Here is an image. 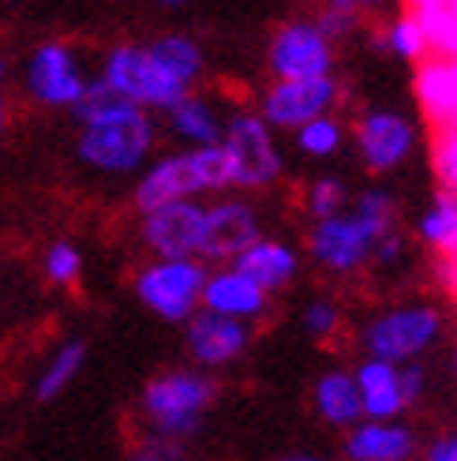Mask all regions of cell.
<instances>
[{
    "label": "cell",
    "instance_id": "obj_1",
    "mask_svg": "<svg viewBox=\"0 0 457 461\" xmlns=\"http://www.w3.org/2000/svg\"><path fill=\"white\" fill-rule=\"evenodd\" d=\"M72 117L79 124L76 158L86 169L102 176H139V169L154 158L157 147L154 113L131 105L98 76H90L86 95L76 102Z\"/></svg>",
    "mask_w": 457,
    "mask_h": 461
},
{
    "label": "cell",
    "instance_id": "obj_2",
    "mask_svg": "<svg viewBox=\"0 0 457 461\" xmlns=\"http://www.w3.org/2000/svg\"><path fill=\"white\" fill-rule=\"evenodd\" d=\"M398 225V195L386 184H368L349 203V211L308 225V256L330 278H356L372 267V248Z\"/></svg>",
    "mask_w": 457,
    "mask_h": 461
},
{
    "label": "cell",
    "instance_id": "obj_3",
    "mask_svg": "<svg viewBox=\"0 0 457 461\" xmlns=\"http://www.w3.org/2000/svg\"><path fill=\"white\" fill-rule=\"evenodd\" d=\"M450 334V315L431 296H405L379 312H372L356 330L360 357H375L386 364L427 360Z\"/></svg>",
    "mask_w": 457,
    "mask_h": 461
},
{
    "label": "cell",
    "instance_id": "obj_4",
    "mask_svg": "<svg viewBox=\"0 0 457 461\" xmlns=\"http://www.w3.org/2000/svg\"><path fill=\"white\" fill-rule=\"evenodd\" d=\"M233 192V169L221 143L214 147H180L173 154L150 158L135 180V206L150 211V206L176 203V199H214Z\"/></svg>",
    "mask_w": 457,
    "mask_h": 461
},
{
    "label": "cell",
    "instance_id": "obj_5",
    "mask_svg": "<svg viewBox=\"0 0 457 461\" xmlns=\"http://www.w3.org/2000/svg\"><path fill=\"white\" fill-rule=\"evenodd\" d=\"M218 402V383L202 367H169L154 375L139 394V417L147 431L188 443L202 431V420Z\"/></svg>",
    "mask_w": 457,
    "mask_h": 461
},
{
    "label": "cell",
    "instance_id": "obj_6",
    "mask_svg": "<svg viewBox=\"0 0 457 461\" xmlns=\"http://www.w3.org/2000/svg\"><path fill=\"white\" fill-rule=\"evenodd\" d=\"M98 79L147 113H166L176 98H184L192 90L188 83H180L143 41L109 45L102 57V68H98Z\"/></svg>",
    "mask_w": 457,
    "mask_h": 461
},
{
    "label": "cell",
    "instance_id": "obj_7",
    "mask_svg": "<svg viewBox=\"0 0 457 461\" xmlns=\"http://www.w3.org/2000/svg\"><path fill=\"white\" fill-rule=\"evenodd\" d=\"M221 150L233 169V192H266L285 176V154L259 109H233L225 113Z\"/></svg>",
    "mask_w": 457,
    "mask_h": 461
},
{
    "label": "cell",
    "instance_id": "obj_8",
    "mask_svg": "<svg viewBox=\"0 0 457 461\" xmlns=\"http://www.w3.org/2000/svg\"><path fill=\"white\" fill-rule=\"evenodd\" d=\"M349 143L368 176L401 173L420 150V128L394 105H368L349 128Z\"/></svg>",
    "mask_w": 457,
    "mask_h": 461
},
{
    "label": "cell",
    "instance_id": "obj_9",
    "mask_svg": "<svg viewBox=\"0 0 457 461\" xmlns=\"http://www.w3.org/2000/svg\"><path fill=\"white\" fill-rule=\"evenodd\" d=\"M207 263L202 259H147L131 278L135 301L154 319L184 327L202 308V282H207Z\"/></svg>",
    "mask_w": 457,
    "mask_h": 461
},
{
    "label": "cell",
    "instance_id": "obj_10",
    "mask_svg": "<svg viewBox=\"0 0 457 461\" xmlns=\"http://www.w3.org/2000/svg\"><path fill=\"white\" fill-rule=\"evenodd\" d=\"M86 83H90L86 68L67 41H41L22 64V90L41 109L72 113L76 102L86 95Z\"/></svg>",
    "mask_w": 457,
    "mask_h": 461
},
{
    "label": "cell",
    "instance_id": "obj_11",
    "mask_svg": "<svg viewBox=\"0 0 457 461\" xmlns=\"http://www.w3.org/2000/svg\"><path fill=\"white\" fill-rule=\"evenodd\" d=\"M345 102V86L337 76H315V79H270L259 95V117L273 131H296L300 124L337 113Z\"/></svg>",
    "mask_w": 457,
    "mask_h": 461
},
{
    "label": "cell",
    "instance_id": "obj_12",
    "mask_svg": "<svg viewBox=\"0 0 457 461\" xmlns=\"http://www.w3.org/2000/svg\"><path fill=\"white\" fill-rule=\"evenodd\" d=\"M337 45L315 27V19H289L266 41L270 79H315L334 76Z\"/></svg>",
    "mask_w": 457,
    "mask_h": 461
},
{
    "label": "cell",
    "instance_id": "obj_13",
    "mask_svg": "<svg viewBox=\"0 0 457 461\" xmlns=\"http://www.w3.org/2000/svg\"><path fill=\"white\" fill-rule=\"evenodd\" d=\"M139 240L154 259H199L207 199H176L139 211Z\"/></svg>",
    "mask_w": 457,
    "mask_h": 461
},
{
    "label": "cell",
    "instance_id": "obj_14",
    "mask_svg": "<svg viewBox=\"0 0 457 461\" xmlns=\"http://www.w3.org/2000/svg\"><path fill=\"white\" fill-rule=\"evenodd\" d=\"M259 237H263V214L251 199L233 192L207 199V229H202V251H199V259L207 267L233 263Z\"/></svg>",
    "mask_w": 457,
    "mask_h": 461
},
{
    "label": "cell",
    "instance_id": "obj_15",
    "mask_svg": "<svg viewBox=\"0 0 457 461\" xmlns=\"http://www.w3.org/2000/svg\"><path fill=\"white\" fill-rule=\"evenodd\" d=\"M251 341H255V327H251V322L225 319L207 308H199L184 322V349L192 357V367H202V372L233 367L237 360L247 357Z\"/></svg>",
    "mask_w": 457,
    "mask_h": 461
},
{
    "label": "cell",
    "instance_id": "obj_16",
    "mask_svg": "<svg viewBox=\"0 0 457 461\" xmlns=\"http://www.w3.org/2000/svg\"><path fill=\"white\" fill-rule=\"evenodd\" d=\"M341 457L345 461H417L420 435L401 420H356L349 431H341Z\"/></svg>",
    "mask_w": 457,
    "mask_h": 461
},
{
    "label": "cell",
    "instance_id": "obj_17",
    "mask_svg": "<svg viewBox=\"0 0 457 461\" xmlns=\"http://www.w3.org/2000/svg\"><path fill=\"white\" fill-rule=\"evenodd\" d=\"M270 301L273 296L259 282H251L244 270H237L233 263L211 267L207 282H202V308L214 315H225V319L251 322V327L270 312Z\"/></svg>",
    "mask_w": 457,
    "mask_h": 461
},
{
    "label": "cell",
    "instance_id": "obj_18",
    "mask_svg": "<svg viewBox=\"0 0 457 461\" xmlns=\"http://www.w3.org/2000/svg\"><path fill=\"white\" fill-rule=\"evenodd\" d=\"M237 270H244L251 282H259L270 296H278L296 285V278L304 274V251L300 244H292L289 237H270L263 233L259 240H251L240 256L233 259Z\"/></svg>",
    "mask_w": 457,
    "mask_h": 461
},
{
    "label": "cell",
    "instance_id": "obj_19",
    "mask_svg": "<svg viewBox=\"0 0 457 461\" xmlns=\"http://www.w3.org/2000/svg\"><path fill=\"white\" fill-rule=\"evenodd\" d=\"M353 379H356V394H360V412L368 420H401V417H408L398 364L360 357L356 367H353Z\"/></svg>",
    "mask_w": 457,
    "mask_h": 461
},
{
    "label": "cell",
    "instance_id": "obj_20",
    "mask_svg": "<svg viewBox=\"0 0 457 461\" xmlns=\"http://www.w3.org/2000/svg\"><path fill=\"white\" fill-rule=\"evenodd\" d=\"M162 121L180 147H214L225 131V109L202 90H188L162 113Z\"/></svg>",
    "mask_w": 457,
    "mask_h": 461
},
{
    "label": "cell",
    "instance_id": "obj_21",
    "mask_svg": "<svg viewBox=\"0 0 457 461\" xmlns=\"http://www.w3.org/2000/svg\"><path fill=\"white\" fill-rule=\"evenodd\" d=\"M311 409H315V417L334 431H349L356 420H363L353 367H327V372L311 383Z\"/></svg>",
    "mask_w": 457,
    "mask_h": 461
},
{
    "label": "cell",
    "instance_id": "obj_22",
    "mask_svg": "<svg viewBox=\"0 0 457 461\" xmlns=\"http://www.w3.org/2000/svg\"><path fill=\"white\" fill-rule=\"evenodd\" d=\"M413 237L431 251L457 256V192L453 188L435 192L420 206V214L413 218Z\"/></svg>",
    "mask_w": 457,
    "mask_h": 461
},
{
    "label": "cell",
    "instance_id": "obj_23",
    "mask_svg": "<svg viewBox=\"0 0 457 461\" xmlns=\"http://www.w3.org/2000/svg\"><path fill=\"white\" fill-rule=\"evenodd\" d=\"M292 135V147L304 161H334L341 158V150L349 147V124L337 117V113H327V117H315L308 124H300Z\"/></svg>",
    "mask_w": 457,
    "mask_h": 461
},
{
    "label": "cell",
    "instance_id": "obj_24",
    "mask_svg": "<svg viewBox=\"0 0 457 461\" xmlns=\"http://www.w3.org/2000/svg\"><path fill=\"white\" fill-rule=\"evenodd\" d=\"M147 45L157 53V60H162L180 83H188L192 90L199 86L202 72H207V53H202V45H199L192 34H184V31H166V34H157V38L147 41Z\"/></svg>",
    "mask_w": 457,
    "mask_h": 461
},
{
    "label": "cell",
    "instance_id": "obj_25",
    "mask_svg": "<svg viewBox=\"0 0 457 461\" xmlns=\"http://www.w3.org/2000/svg\"><path fill=\"white\" fill-rule=\"evenodd\" d=\"M83 364H86V341H83V338H67V341H60L57 349H53V357L45 360L38 383H34V398H38V402H53V398H60L64 390L79 379Z\"/></svg>",
    "mask_w": 457,
    "mask_h": 461
},
{
    "label": "cell",
    "instance_id": "obj_26",
    "mask_svg": "<svg viewBox=\"0 0 457 461\" xmlns=\"http://www.w3.org/2000/svg\"><path fill=\"white\" fill-rule=\"evenodd\" d=\"M379 50L386 57H394L401 64H413L424 57L427 50V31L417 15H405V12H394L390 19L379 27Z\"/></svg>",
    "mask_w": 457,
    "mask_h": 461
},
{
    "label": "cell",
    "instance_id": "obj_27",
    "mask_svg": "<svg viewBox=\"0 0 457 461\" xmlns=\"http://www.w3.org/2000/svg\"><path fill=\"white\" fill-rule=\"evenodd\" d=\"M353 184L341 176V173H318L311 176L308 184V192H304V211L311 221L318 218H334L341 211H349V203H353Z\"/></svg>",
    "mask_w": 457,
    "mask_h": 461
},
{
    "label": "cell",
    "instance_id": "obj_28",
    "mask_svg": "<svg viewBox=\"0 0 457 461\" xmlns=\"http://www.w3.org/2000/svg\"><path fill=\"white\" fill-rule=\"evenodd\" d=\"M341 327H345V308H341V301H334V296H311V301H304L300 308V330L304 338L311 341H334L341 334Z\"/></svg>",
    "mask_w": 457,
    "mask_h": 461
},
{
    "label": "cell",
    "instance_id": "obj_29",
    "mask_svg": "<svg viewBox=\"0 0 457 461\" xmlns=\"http://www.w3.org/2000/svg\"><path fill=\"white\" fill-rule=\"evenodd\" d=\"M311 19H315V27L323 31L334 45L337 41H349L363 27V15L353 8V0H318V8H315Z\"/></svg>",
    "mask_w": 457,
    "mask_h": 461
},
{
    "label": "cell",
    "instance_id": "obj_30",
    "mask_svg": "<svg viewBox=\"0 0 457 461\" xmlns=\"http://www.w3.org/2000/svg\"><path fill=\"white\" fill-rule=\"evenodd\" d=\"M41 274L53 285H76L83 278V251L72 240H53L41 256Z\"/></svg>",
    "mask_w": 457,
    "mask_h": 461
},
{
    "label": "cell",
    "instance_id": "obj_31",
    "mask_svg": "<svg viewBox=\"0 0 457 461\" xmlns=\"http://www.w3.org/2000/svg\"><path fill=\"white\" fill-rule=\"evenodd\" d=\"M408 256H413V240H408V233L401 225H394L390 233H382L372 248V267L382 270V274H398L408 267Z\"/></svg>",
    "mask_w": 457,
    "mask_h": 461
},
{
    "label": "cell",
    "instance_id": "obj_32",
    "mask_svg": "<svg viewBox=\"0 0 457 461\" xmlns=\"http://www.w3.org/2000/svg\"><path fill=\"white\" fill-rule=\"evenodd\" d=\"M128 461H188V443L169 439V435H157V431H143L131 443Z\"/></svg>",
    "mask_w": 457,
    "mask_h": 461
},
{
    "label": "cell",
    "instance_id": "obj_33",
    "mask_svg": "<svg viewBox=\"0 0 457 461\" xmlns=\"http://www.w3.org/2000/svg\"><path fill=\"white\" fill-rule=\"evenodd\" d=\"M401 367V394H405V405L408 412L420 409L424 398H427V390H431V372H427V364L424 360H413V364H398Z\"/></svg>",
    "mask_w": 457,
    "mask_h": 461
},
{
    "label": "cell",
    "instance_id": "obj_34",
    "mask_svg": "<svg viewBox=\"0 0 457 461\" xmlns=\"http://www.w3.org/2000/svg\"><path fill=\"white\" fill-rule=\"evenodd\" d=\"M420 461H457V431H443L431 443H420Z\"/></svg>",
    "mask_w": 457,
    "mask_h": 461
},
{
    "label": "cell",
    "instance_id": "obj_35",
    "mask_svg": "<svg viewBox=\"0 0 457 461\" xmlns=\"http://www.w3.org/2000/svg\"><path fill=\"white\" fill-rule=\"evenodd\" d=\"M401 0H353V8L368 19V15H394V8Z\"/></svg>",
    "mask_w": 457,
    "mask_h": 461
},
{
    "label": "cell",
    "instance_id": "obj_36",
    "mask_svg": "<svg viewBox=\"0 0 457 461\" xmlns=\"http://www.w3.org/2000/svg\"><path fill=\"white\" fill-rule=\"evenodd\" d=\"M273 461H334V457L315 454V450H292V454H282V457H273Z\"/></svg>",
    "mask_w": 457,
    "mask_h": 461
},
{
    "label": "cell",
    "instance_id": "obj_37",
    "mask_svg": "<svg viewBox=\"0 0 457 461\" xmlns=\"http://www.w3.org/2000/svg\"><path fill=\"white\" fill-rule=\"evenodd\" d=\"M8 124H12V105H8L4 95H0V140L8 135Z\"/></svg>",
    "mask_w": 457,
    "mask_h": 461
},
{
    "label": "cell",
    "instance_id": "obj_38",
    "mask_svg": "<svg viewBox=\"0 0 457 461\" xmlns=\"http://www.w3.org/2000/svg\"><path fill=\"white\" fill-rule=\"evenodd\" d=\"M154 5L166 12H180V8H188V0H154Z\"/></svg>",
    "mask_w": 457,
    "mask_h": 461
},
{
    "label": "cell",
    "instance_id": "obj_39",
    "mask_svg": "<svg viewBox=\"0 0 457 461\" xmlns=\"http://www.w3.org/2000/svg\"><path fill=\"white\" fill-rule=\"evenodd\" d=\"M450 367H453V375H457V349H453V357H450Z\"/></svg>",
    "mask_w": 457,
    "mask_h": 461
},
{
    "label": "cell",
    "instance_id": "obj_40",
    "mask_svg": "<svg viewBox=\"0 0 457 461\" xmlns=\"http://www.w3.org/2000/svg\"><path fill=\"white\" fill-rule=\"evenodd\" d=\"M0 76H4V57H0Z\"/></svg>",
    "mask_w": 457,
    "mask_h": 461
}]
</instances>
